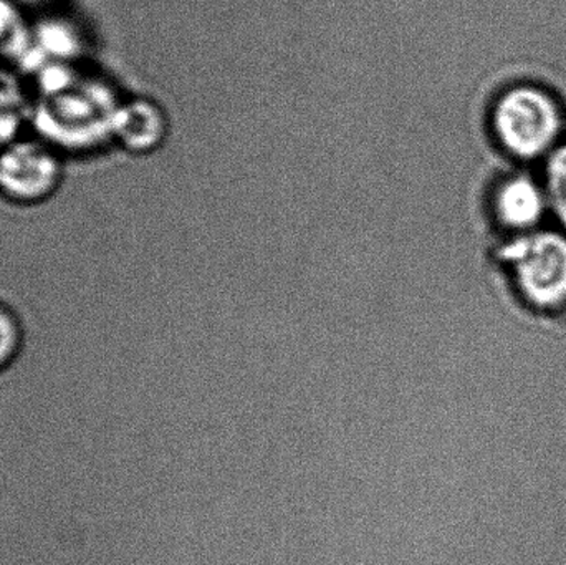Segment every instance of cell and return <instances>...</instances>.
<instances>
[{"mask_svg": "<svg viewBox=\"0 0 566 565\" xmlns=\"http://www.w3.org/2000/svg\"><path fill=\"white\" fill-rule=\"evenodd\" d=\"M32 132L65 158L86 156L113 143L118 93L83 63H50L30 73Z\"/></svg>", "mask_w": 566, "mask_h": 565, "instance_id": "6da1fadb", "label": "cell"}, {"mask_svg": "<svg viewBox=\"0 0 566 565\" xmlns=\"http://www.w3.org/2000/svg\"><path fill=\"white\" fill-rule=\"evenodd\" d=\"M489 125L509 158L522 165L542 163L566 139L565 105L541 83H511L495 96Z\"/></svg>", "mask_w": 566, "mask_h": 565, "instance_id": "7a4b0ae2", "label": "cell"}, {"mask_svg": "<svg viewBox=\"0 0 566 565\" xmlns=\"http://www.w3.org/2000/svg\"><path fill=\"white\" fill-rule=\"evenodd\" d=\"M491 262L531 311L552 315L566 308V231L535 229L502 239Z\"/></svg>", "mask_w": 566, "mask_h": 565, "instance_id": "3957f363", "label": "cell"}, {"mask_svg": "<svg viewBox=\"0 0 566 565\" xmlns=\"http://www.w3.org/2000/svg\"><path fill=\"white\" fill-rule=\"evenodd\" d=\"M65 156L39 136L0 149V199L19 209L49 206L65 181Z\"/></svg>", "mask_w": 566, "mask_h": 565, "instance_id": "277c9868", "label": "cell"}, {"mask_svg": "<svg viewBox=\"0 0 566 565\" xmlns=\"http://www.w3.org/2000/svg\"><path fill=\"white\" fill-rule=\"evenodd\" d=\"M489 215L504 238L542 228L551 206L541 175L518 169L502 176L492 186Z\"/></svg>", "mask_w": 566, "mask_h": 565, "instance_id": "5b68a950", "label": "cell"}, {"mask_svg": "<svg viewBox=\"0 0 566 565\" xmlns=\"http://www.w3.org/2000/svg\"><path fill=\"white\" fill-rule=\"evenodd\" d=\"M33 92L19 69L0 63V149L32 129Z\"/></svg>", "mask_w": 566, "mask_h": 565, "instance_id": "8992f818", "label": "cell"}, {"mask_svg": "<svg viewBox=\"0 0 566 565\" xmlns=\"http://www.w3.org/2000/svg\"><path fill=\"white\" fill-rule=\"evenodd\" d=\"M161 119L151 103L143 100L122 102L113 123V143L133 153L146 151L155 145Z\"/></svg>", "mask_w": 566, "mask_h": 565, "instance_id": "52a82bcc", "label": "cell"}, {"mask_svg": "<svg viewBox=\"0 0 566 565\" xmlns=\"http://www.w3.org/2000/svg\"><path fill=\"white\" fill-rule=\"evenodd\" d=\"M32 40V23L17 0H0V63L19 69Z\"/></svg>", "mask_w": 566, "mask_h": 565, "instance_id": "ba28073f", "label": "cell"}, {"mask_svg": "<svg viewBox=\"0 0 566 565\" xmlns=\"http://www.w3.org/2000/svg\"><path fill=\"white\" fill-rule=\"evenodd\" d=\"M541 165L551 216L566 231V139Z\"/></svg>", "mask_w": 566, "mask_h": 565, "instance_id": "9c48e42d", "label": "cell"}, {"mask_svg": "<svg viewBox=\"0 0 566 565\" xmlns=\"http://www.w3.org/2000/svg\"><path fill=\"white\" fill-rule=\"evenodd\" d=\"M20 325L12 311L0 305V370L12 362L20 347Z\"/></svg>", "mask_w": 566, "mask_h": 565, "instance_id": "30bf717a", "label": "cell"}, {"mask_svg": "<svg viewBox=\"0 0 566 565\" xmlns=\"http://www.w3.org/2000/svg\"><path fill=\"white\" fill-rule=\"evenodd\" d=\"M23 9H29L30 6H43L46 0H17Z\"/></svg>", "mask_w": 566, "mask_h": 565, "instance_id": "8fae6325", "label": "cell"}]
</instances>
